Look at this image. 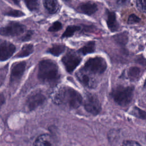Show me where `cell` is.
Masks as SVG:
<instances>
[{
    "instance_id": "1",
    "label": "cell",
    "mask_w": 146,
    "mask_h": 146,
    "mask_svg": "<svg viewBox=\"0 0 146 146\" xmlns=\"http://www.w3.org/2000/svg\"><path fill=\"white\" fill-rule=\"evenodd\" d=\"M52 102L56 105H63L70 108H77L83 103L82 95L69 87H62L53 95Z\"/></svg>"
},
{
    "instance_id": "2",
    "label": "cell",
    "mask_w": 146,
    "mask_h": 146,
    "mask_svg": "<svg viewBox=\"0 0 146 146\" xmlns=\"http://www.w3.org/2000/svg\"><path fill=\"white\" fill-rule=\"evenodd\" d=\"M38 78L42 82L52 85L56 84L60 78L57 64L50 59L41 60L39 64Z\"/></svg>"
},
{
    "instance_id": "3",
    "label": "cell",
    "mask_w": 146,
    "mask_h": 146,
    "mask_svg": "<svg viewBox=\"0 0 146 146\" xmlns=\"http://www.w3.org/2000/svg\"><path fill=\"white\" fill-rule=\"evenodd\" d=\"M134 90L133 86L119 85L112 88L110 95L116 104L125 107L131 103L133 98Z\"/></svg>"
},
{
    "instance_id": "4",
    "label": "cell",
    "mask_w": 146,
    "mask_h": 146,
    "mask_svg": "<svg viewBox=\"0 0 146 146\" xmlns=\"http://www.w3.org/2000/svg\"><path fill=\"white\" fill-rule=\"evenodd\" d=\"M107 63L101 56L89 58L85 63L83 68L93 74H103L107 69Z\"/></svg>"
},
{
    "instance_id": "5",
    "label": "cell",
    "mask_w": 146,
    "mask_h": 146,
    "mask_svg": "<svg viewBox=\"0 0 146 146\" xmlns=\"http://www.w3.org/2000/svg\"><path fill=\"white\" fill-rule=\"evenodd\" d=\"M83 106L86 111L93 115H98L102 110L99 99L95 95L91 93H87L86 95Z\"/></svg>"
},
{
    "instance_id": "6",
    "label": "cell",
    "mask_w": 146,
    "mask_h": 146,
    "mask_svg": "<svg viewBox=\"0 0 146 146\" xmlns=\"http://www.w3.org/2000/svg\"><path fill=\"white\" fill-rule=\"evenodd\" d=\"M81 57L73 51H68L62 58V62L68 72H72L80 64Z\"/></svg>"
},
{
    "instance_id": "7",
    "label": "cell",
    "mask_w": 146,
    "mask_h": 146,
    "mask_svg": "<svg viewBox=\"0 0 146 146\" xmlns=\"http://www.w3.org/2000/svg\"><path fill=\"white\" fill-rule=\"evenodd\" d=\"M45 95L40 91H35L31 93L26 99V106L29 111L36 109L46 101Z\"/></svg>"
},
{
    "instance_id": "8",
    "label": "cell",
    "mask_w": 146,
    "mask_h": 146,
    "mask_svg": "<svg viewBox=\"0 0 146 146\" xmlns=\"http://www.w3.org/2000/svg\"><path fill=\"white\" fill-rule=\"evenodd\" d=\"M25 27L17 22H10L0 29V34L3 36H15L22 34Z\"/></svg>"
},
{
    "instance_id": "9",
    "label": "cell",
    "mask_w": 146,
    "mask_h": 146,
    "mask_svg": "<svg viewBox=\"0 0 146 146\" xmlns=\"http://www.w3.org/2000/svg\"><path fill=\"white\" fill-rule=\"evenodd\" d=\"M92 75L93 74L87 71L83 67L76 73V76L80 83L83 86L90 88H95L96 86V80Z\"/></svg>"
},
{
    "instance_id": "10",
    "label": "cell",
    "mask_w": 146,
    "mask_h": 146,
    "mask_svg": "<svg viewBox=\"0 0 146 146\" xmlns=\"http://www.w3.org/2000/svg\"><path fill=\"white\" fill-rule=\"evenodd\" d=\"M26 66L25 61H21L15 63L13 64L11 68L10 82H17L22 76Z\"/></svg>"
},
{
    "instance_id": "11",
    "label": "cell",
    "mask_w": 146,
    "mask_h": 146,
    "mask_svg": "<svg viewBox=\"0 0 146 146\" xmlns=\"http://www.w3.org/2000/svg\"><path fill=\"white\" fill-rule=\"evenodd\" d=\"M15 51V46L7 41L0 42V61H4L10 58Z\"/></svg>"
},
{
    "instance_id": "12",
    "label": "cell",
    "mask_w": 146,
    "mask_h": 146,
    "mask_svg": "<svg viewBox=\"0 0 146 146\" xmlns=\"http://www.w3.org/2000/svg\"><path fill=\"white\" fill-rule=\"evenodd\" d=\"M107 24L111 32H115L119 29V24L117 22L115 14L108 11L107 14Z\"/></svg>"
},
{
    "instance_id": "13",
    "label": "cell",
    "mask_w": 146,
    "mask_h": 146,
    "mask_svg": "<svg viewBox=\"0 0 146 146\" xmlns=\"http://www.w3.org/2000/svg\"><path fill=\"white\" fill-rule=\"evenodd\" d=\"M79 10L80 12L91 15L94 14L98 10L97 5L91 2H87L83 3L79 6Z\"/></svg>"
},
{
    "instance_id": "14",
    "label": "cell",
    "mask_w": 146,
    "mask_h": 146,
    "mask_svg": "<svg viewBox=\"0 0 146 146\" xmlns=\"http://www.w3.org/2000/svg\"><path fill=\"white\" fill-rule=\"evenodd\" d=\"M34 145L48 146L52 145V139L48 134H42L37 137L33 144Z\"/></svg>"
},
{
    "instance_id": "15",
    "label": "cell",
    "mask_w": 146,
    "mask_h": 146,
    "mask_svg": "<svg viewBox=\"0 0 146 146\" xmlns=\"http://www.w3.org/2000/svg\"><path fill=\"white\" fill-rule=\"evenodd\" d=\"M43 4L46 9L50 14L55 13L59 8L57 0H43Z\"/></svg>"
},
{
    "instance_id": "16",
    "label": "cell",
    "mask_w": 146,
    "mask_h": 146,
    "mask_svg": "<svg viewBox=\"0 0 146 146\" xmlns=\"http://www.w3.org/2000/svg\"><path fill=\"white\" fill-rule=\"evenodd\" d=\"M128 78L131 81L137 80L141 75V69L136 66L129 67L127 72Z\"/></svg>"
},
{
    "instance_id": "17",
    "label": "cell",
    "mask_w": 146,
    "mask_h": 146,
    "mask_svg": "<svg viewBox=\"0 0 146 146\" xmlns=\"http://www.w3.org/2000/svg\"><path fill=\"white\" fill-rule=\"evenodd\" d=\"M95 50V41H90L87 42L85 45L81 47L78 52L83 55L88 54L92 53Z\"/></svg>"
},
{
    "instance_id": "18",
    "label": "cell",
    "mask_w": 146,
    "mask_h": 146,
    "mask_svg": "<svg viewBox=\"0 0 146 146\" xmlns=\"http://www.w3.org/2000/svg\"><path fill=\"white\" fill-rule=\"evenodd\" d=\"M114 41L119 45L124 46H125L128 40V33L126 31L117 34L113 36Z\"/></svg>"
},
{
    "instance_id": "19",
    "label": "cell",
    "mask_w": 146,
    "mask_h": 146,
    "mask_svg": "<svg viewBox=\"0 0 146 146\" xmlns=\"http://www.w3.org/2000/svg\"><path fill=\"white\" fill-rule=\"evenodd\" d=\"M34 51V46L32 44H25L21 50L18 52L15 57L17 58H23L30 55Z\"/></svg>"
},
{
    "instance_id": "20",
    "label": "cell",
    "mask_w": 146,
    "mask_h": 146,
    "mask_svg": "<svg viewBox=\"0 0 146 146\" xmlns=\"http://www.w3.org/2000/svg\"><path fill=\"white\" fill-rule=\"evenodd\" d=\"M65 48L66 47L63 44H56L50 47L47 50V52L54 56H59L64 51Z\"/></svg>"
},
{
    "instance_id": "21",
    "label": "cell",
    "mask_w": 146,
    "mask_h": 146,
    "mask_svg": "<svg viewBox=\"0 0 146 146\" xmlns=\"http://www.w3.org/2000/svg\"><path fill=\"white\" fill-rule=\"evenodd\" d=\"M130 114L137 118L146 120V111L141 110L137 107H133L130 112Z\"/></svg>"
},
{
    "instance_id": "22",
    "label": "cell",
    "mask_w": 146,
    "mask_h": 146,
    "mask_svg": "<svg viewBox=\"0 0 146 146\" xmlns=\"http://www.w3.org/2000/svg\"><path fill=\"white\" fill-rule=\"evenodd\" d=\"M80 27L77 26H69L62 35V38H68L72 36L75 33L80 30Z\"/></svg>"
},
{
    "instance_id": "23",
    "label": "cell",
    "mask_w": 146,
    "mask_h": 146,
    "mask_svg": "<svg viewBox=\"0 0 146 146\" xmlns=\"http://www.w3.org/2000/svg\"><path fill=\"white\" fill-rule=\"evenodd\" d=\"M29 10L33 11L36 10L39 5V0H24Z\"/></svg>"
},
{
    "instance_id": "24",
    "label": "cell",
    "mask_w": 146,
    "mask_h": 146,
    "mask_svg": "<svg viewBox=\"0 0 146 146\" xmlns=\"http://www.w3.org/2000/svg\"><path fill=\"white\" fill-rule=\"evenodd\" d=\"M136 6L141 12L146 14V0H136Z\"/></svg>"
},
{
    "instance_id": "25",
    "label": "cell",
    "mask_w": 146,
    "mask_h": 146,
    "mask_svg": "<svg viewBox=\"0 0 146 146\" xmlns=\"http://www.w3.org/2000/svg\"><path fill=\"white\" fill-rule=\"evenodd\" d=\"M62 27V23L59 22H55L49 28L48 31L51 32H56L60 30Z\"/></svg>"
},
{
    "instance_id": "26",
    "label": "cell",
    "mask_w": 146,
    "mask_h": 146,
    "mask_svg": "<svg viewBox=\"0 0 146 146\" xmlns=\"http://www.w3.org/2000/svg\"><path fill=\"white\" fill-rule=\"evenodd\" d=\"M140 21V19L139 17L136 16L135 14H131L128 17L127 23L129 25L135 24L139 23Z\"/></svg>"
},
{
    "instance_id": "27",
    "label": "cell",
    "mask_w": 146,
    "mask_h": 146,
    "mask_svg": "<svg viewBox=\"0 0 146 146\" xmlns=\"http://www.w3.org/2000/svg\"><path fill=\"white\" fill-rule=\"evenodd\" d=\"M6 14L8 15H10V16H12V17H21L24 15V14L22 12L18 11V10H14L9 11L6 13Z\"/></svg>"
},
{
    "instance_id": "28",
    "label": "cell",
    "mask_w": 146,
    "mask_h": 146,
    "mask_svg": "<svg viewBox=\"0 0 146 146\" xmlns=\"http://www.w3.org/2000/svg\"><path fill=\"white\" fill-rule=\"evenodd\" d=\"M122 144L123 145H126V146H128V145H140V144L139 143H138L137 141H134V140H127L123 141Z\"/></svg>"
},
{
    "instance_id": "29",
    "label": "cell",
    "mask_w": 146,
    "mask_h": 146,
    "mask_svg": "<svg viewBox=\"0 0 146 146\" xmlns=\"http://www.w3.org/2000/svg\"><path fill=\"white\" fill-rule=\"evenodd\" d=\"M33 34V33L31 31H27V33L22 38V39H21L22 40V41H26V40H29L31 38V36H32Z\"/></svg>"
},
{
    "instance_id": "30",
    "label": "cell",
    "mask_w": 146,
    "mask_h": 146,
    "mask_svg": "<svg viewBox=\"0 0 146 146\" xmlns=\"http://www.w3.org/2000/svg\"><path fill=\"white\" fill-rule=\"evenodd\" d=\"M136 62L140 63V64H142L143 65L146 66V60H145V58H144L142 56H140V58H138L136 60Z\"/></svg>"
},
{
    "instance_id": "31",
    "label": "cell",
    "mask_w": 146,
    "mask_h": 146,
    "mask_svg": "<svg viewBox=\"0 0 146 146\" xmlns=\"http://www.w3.org/2000/svg\"><path fill=\"white\" fill-rule=\"evenodd\" d=\"M5 102V96L2 93H0V108L3 105Z\"/></svg>"
},
{
    "instance_id": "32",
    "label": "cell",
    "mask_w": 146,
    "mask_h": 146,
    "mask_svg": "<svg viewBox=\"0 0 146 146\" xmlns=\"http://www.w3.org/2000/svg\"><path fill=\"white\" fill-rule=\"evenodd\" d=\"M129 0H116L117 4L120 5H125L129 2Z\"/></svg>"
},
{
    "instance_id": "33",
    "label": "cell",
    "mask_w": 146,
    "mask_h": 146,
    "mask_svg": "<svg viewBox=\"0 0 146 146\" xmlns=\"http://www.w3.org/2000/svg\"><path fill=\"white\" fill-rule=\"evenodd\" d=\"M11 1H12L13 2H14L15 4H18L19 2V0H10Z\"/></svg>"
},
{
    "instance_id": "34",
    "label": "cell",
    "mask_w": 146,
    "mask_h": 146,
    "mask_svg": "<svg viewBox=\"0 0 146 146\" xmlns=\"http://www.w3.org/2000/svg\"><path fill=\"white\" fill-rule=\"evenodd\" d=\"M143 86H144V87H146V78H145V80H144V85H143Z\"/></svg>"
},
{
    "instance_id": "35",
    "label": "cell",
    "mask_w": 146,
    "mask_h": 146,
    "mask_svg": "<svg viewBox=\"0 0 146 146\" xmlns=\"http://www.w3.org/2000/svg\"><path fill=\"white\" fill-rule=\"evenodd\" d=\"M66 1H69V0H66Z\"/></svg>"
}]
</instances>
